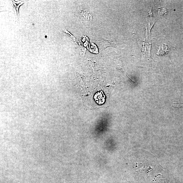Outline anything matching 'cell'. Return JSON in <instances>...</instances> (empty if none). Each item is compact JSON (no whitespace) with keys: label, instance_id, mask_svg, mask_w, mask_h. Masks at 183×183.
<instances>
[{"label":"cell","instance_id":"6da1fadb","mask_svg":"<svg viewBox=\"0 0 183 183\" xmlns=\"http://www.w3.org/2000/svg\"><path fill=\"white\" fill-rule=\"evenodd\" d=\"M12 3V6L14 8V11L15 15H17V16L18 20H19V10L20 7L22 6L23 4L25 2L24 1H19L18 2H16L14 1H11Z\"/></svg>","mask_w":183,"mask_h":183},{"label":"cell","instance_id":"7a4b0ae2","mask_svg":"<svg viewBox=\"0 0 183 183\" xmlns=\"http://www.w3.org/2000/svg\"><path fill=\"white\" fill-rule=\"evenodd\" d=\"M168 52V48L167 45L163 44L160 46L159 50L158 51L157 55H164Z\"/></svg>","mask_w":183,"mask_h":183}]
</instances>
